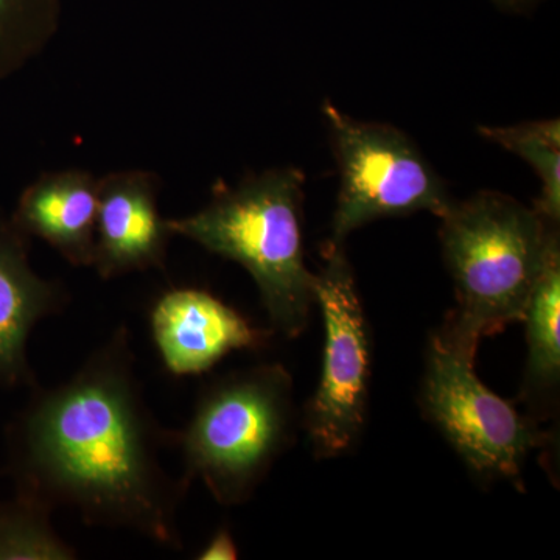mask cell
I'll return each mask as SVG.
<instances>
[{"label": "cell", "mask_w": 560, "mask_h": 560, "mask_svg": "<svg viewBox=\"0 0 560 560\" xmlns=\"http://www.w3.org/2000/svg\"><path fill=\"white\" fill-rule=\"evenodd\" d=\"M28 390L5 430L14 493L183 550L179 508L190 486L162 466L175 430L161 427L147 404L130 329H114L68 381Z\"/></svg>", "instance_id": "obj_1"}, {"label": "cell", "mask_w": 560, "mask_h": 560, "mask_svg": "<svg viewBox=\"0 0 560 560\" xmlns=\"http://www.w3.org/2000/svg\"><path fill=\"white\" fill-rule=\"evenodd\" d=\"M441 220L456 305L431 338L475 359L482 338L523 320L541 271L559 249V231L536 209L493 190L453 201Z\"/></svg>", "instance_id": "obj_2"}, {"label": "cell", "mask_w": 560, "mask_h": 560, "mask_svg": "<svg viewBox=\"0 0 560 560\" xmlns=\"http://www.w3.org/2000/svg\"><path fill=\"white\" fill-rule=\"evenodd\" d=\"M300 168H270L237 186L219 183L205 208L168 220L173 235L242 265L259 289L272 331L296 338L315 305L316 275L305 264Z\"/></svg>", "instance_id": "obj_3"}, {"label": "cell", "mask_w": 560, "mask_h": 560, "mask_svg": "<svg viewBox=\"0 0 560 560\" xmlns=\"http://www.w3.org/2000/svg\"><path fill=\"white\" fill-rule=\"evenodd\" d=\"M293 378L282 364L230 372L205 386L175 430L187 485L200 478L221 506L246 503L293 441Z\"/></svg>", "instance_id": "obj_4"}, {"label": "cell", "mask_w": 560, "mask_h": 560, "mask_svg": "<svg viewBox=\"0 0 560 560\" xmlns=\"http://www.w3.org/2000/svg\"><path fill=\"white\" fill-rule=\"evenodd\" d=\"M324 116L341 180L329 243L342 245L350 232L386 217L447 212L453 200L444 180L404 131L352 119L330 103Z\"/></svg>", "instance_id": "obj_5"}, {"label": "cell", "mask_w": 560, "mask_h": 560, "mask_svg": "<svg viewBox=\"0 0 560 560\" xmlns=\"http://www.w3.org/2000/svg\"><path fill=\"white\" fill-rule=\"evenodd\" d=\"M316 275L315 304L323 312V371L305 405L304 429L313 455L338 458L355 447L366 425L372 368L370 324L342 245L326 243Z\"/></svg>", "instance_id": "obj_6"}, {"label": "cell", "mask_w": 560, "mask_h": 560, "mask_svg": "<svg viewBox=\"0 0 560 560\" xmlns=\"http://www.w3.org/2000/svg\"><path fill=\"white\" fill-rule=\"evenodd\" d=\"M474 366L475 359L431 338L420 405L480 480H508L521 486L526 458L547 445L550 434L492 393L477 377Z\"/></svg>", "instance_id": "obj_7"}, {"label": "cell", "mask_w": 560, "mask_h": 560, "mask_svg": "<svg viewBox=\"0 0 560 560\" xmlns=\"http://www.w3.org/2000/svg\"><path fill=\"white\" fill-rule=\"evenodd\" d=\"M149 319L162 363L176 377L205 374L234 350L259 349L271 337L215 294L195 287L164 291Z\"/></svg>", "instance_id": "obj_8"}, {"label": "cell", "mask_w": 560, "mask_h": 560, "mask_svg": "<svg viewBox=\"0 0 560 560\" xmlns=\"http://www.w3.org/2000/svg\"><path fill=\"white\" fill-rule=\"evenodd\" d=\"M161 184L149 171L110 172L98 178L92 268L103 280L165 270L175 235L158 206Z\"/></svg>", "instance_id": "obj_9"}, {"label": "cell", "mask_w": 560, "mask_h": 560, "mask_svg": "<svg viewBox=\"0 0 560 560\" xmlns=\"http://www.w3.org/2000/svg\"><path fill=\"white\" fill-rule=\"evenodd\" d=\"M31 246L32 238L0 210V390L38 385L28 361L31 334L70 302L61 280L33 270Z\"/></svg>", "instance_id": "obj_10"}, {"label": "cell", "mask_w": 560, "mask_h": 560, "mask_svg": "<svg viewBox=\"0 0 560 560\" xmlns=\"http://www.w3.org/2000/svg\"><path fill=\"white\" fill-rule=\"evenodd\" d=\"M98 178L83 168L46 172L21 191L11 220L75 268H92Z\"/></svg>", "instance_id": "obj_11"}, {"label": "cell", "mask_w": 560, "mask_h": 560, "mask_svg": "<svg viewBox=\"0 0 560 560\" xmlns=\"http://www.w3.org/2000/svg\"><path fill=\"white\" fill-rule=\"evenodd\" d=\"M526 324L528 363L522 400L534 411L551 410L560 382V248L551 254L530 296Z\"/></svg>", "instance_id": "obj_12"}, {"label": "cell", "mask_w": 560, "mask_h": 560, "mask_svg": "<svg viewBox=\"0 0 560 560\" xmlns=\"http://www.w3.org/2000/svg\"><path fill=\"white\" fill-rule=\"evenodd\" d=\"M482 138L528 162L541 183L534 209L552 226L560 220L559 119L525 121L512 127H480Z\"/></svg>", "instance_id": "obj_13"}, {"label": "cell", "mask_w": 560, "mask_h": 560, "mask_svg": "<svg viewBox=\"0 0 560 560\" xmlns=\"http://www.w3.org/2000/svg\"><path fill=\"white\" fill-rule=\"evenodd\" d=\"M65 0H0V81L39 57L60 28Z\"/></svg>", "instance_id": "obj_14"}, {"label": "cell", "mask_w": 560, "mask_h": 560, "mask_svg": "<svg viewBox=\"0 0 560 560\" xmlns=\"http://www.w3.org/2000/svg\"><path fill=\"white\" fill-rule=\"evenodd\" d=\"M49 508L14 493L0 501V560H73L75 548L51 523Z\"/></svg>", "instance_id": "obj_15"}, {"label": "cell", "mask_w": 560, "mask_h": 560, "mask_svg": "<svg viewBox=\"0 0 560 560\" xmlns=\"http://www.w3.org/2000/svg\"><path fill=\"white\" fill-rule=\"evenodd\" d=\"M237 558V544H235L230 528L217 529L208 545L197 556V559L200 560H235Z\"/></svg>", "instance_id": "obj_16"}, {"label": "cell", "mask_w": 560, "mask_h": 560, "mask_svg": "<svg viewBox=\"0 0 560 560\" xmlns=\"http://www.w3.org/2000/svg\"><path fill=\"white\" fill-rule=\"evenodd\" d=\"M493 5L512 13H526V11L536 9L541 0H490Z\"/></svg>", "instance_id": "obj_17"}]
</instances>
